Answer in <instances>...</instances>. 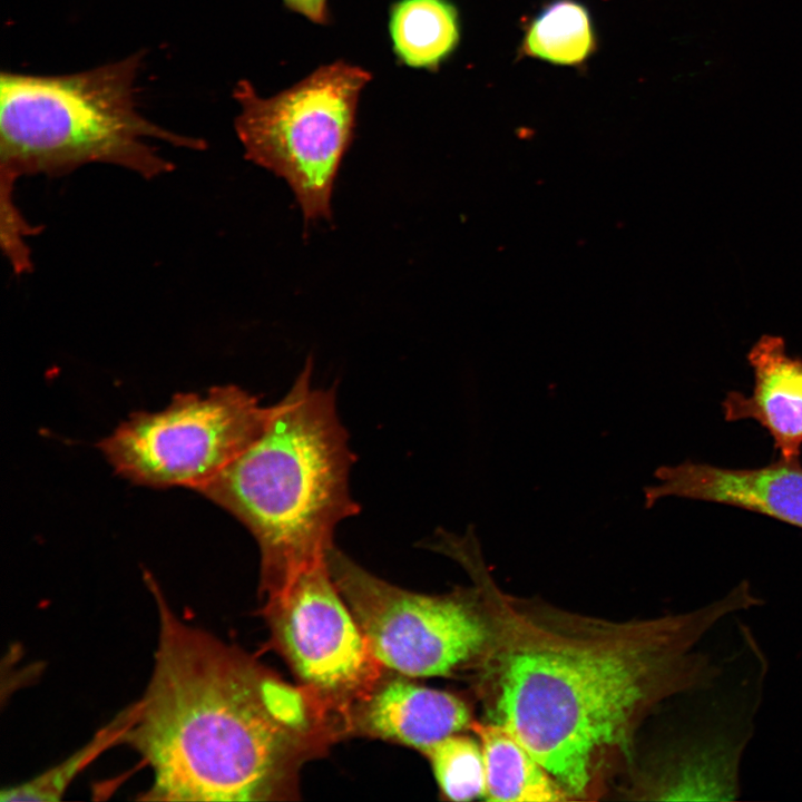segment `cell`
Wrapping results in <instances>:
<instances>
[{
    "instance_id": "7a4b0ae2",
    "label": "cell",
    "mask_w": 802,
    "mask_h": 802,
    "mask_svg": "<svg viewBox=\"0 0 802 802\" xmlns=\"http://www.w3.org/2000/svg\"><path fill=\"white\" fill-rule=\"evenodd\" d=\"M158 634L125 744L149 766L151 801H267L295 793L340 720L238 648L184 622L150 579Z\"/></svg>"
},
{
    "instance_id": "3957f363",
    "label": "cell",
    "mask_w": 802,
    "mask_h": 802,
    "mask_svg": "<svg viewBox=\"0 0 802 802\" xmlns=\"http://www.w3.org/2000/svg\"><path fill=\"white\" fill-rule=\"evenodd\" d=\"M312 370L309 359L285 397L268 407L257 438L197 490L255 538L264 594L326 558L335 527L360 510L349 488L355 457L334 392L314 388Z\"/></svg>"
},
{
    "instance_id": "ba28073f",
    "label": "cell",
    "mask_w": 802,
    "mask_h": 802,
    "mask_svg": "<svg viewBox=\"0 0 802 802\" xmlns=\"http://www.w3.org/2000/svg\"><path fill=\"white\" fill-rule=\"evenodd\" d=\"M263 614L301 685L345 724L380 684L383 666L321 559L265 594Z\"/></svg>"
},
{
    "instance_id": "9c48e42d",
    "label": "cell",
    "mask_w": 802,
    "mask_h": 802,
    "mask_svg": "<svg viewBox=\"0 0 802 802\" xmlns=\"http://www.w3.org/2000/svg\"><path fill=\"white\" fill-rule=\"evenodd\" d=\"M766 659L752 632L740 626L739 648L715 676L693 689L687 734L637 790L643 799L730 801L741 794V762L754 728Z\"/></svg>"
},
{
    "instance_id": "52a82bcc",
    "label": "cell",
    "mask_w": 802,
    "mask_h": 802,
    "mask_svg": "<svg viewBox=\"0 0 802 802\" xmlns=\"http://www.w3.org/2000/svg\"><path fill=\"white\" fill-rule=\"evenodd\" d=\"M331 576L383 667L404 676H448L478 664L491 624L476 588L472 595H423L391 585L334 546Z\"/></svg>"
},
{
    "instance_id": "277c9868",
    "label": "cell",
    "mask_w": 802,
    "mask_h": 802,
    "mask_svg": "<svg viewBox=\"0 0 802 802\" xmlns=\"http://www.w3.org/2000/svg\"><path fill=\"white\" fill-rule=\"evenodd\" d=\"M143 52L60 76L2 72L0 78L1 198H12L22 174L62 175L91 163L113 164L145 178L173 169L153 139L190 149L204 140L169 131L138 110Z\"/></svg>"
},
{
    "instance_id": "4fadbf2b",
    "label": "cell",
    "mask_w": 802,
    "mask_h": 802,
    "mask_svg": "<svg viewBox=\"0 0 802 802\" xmlns=\"http://www.w3.org/2000/svg\"><path fill=\"white\" fill-rule=\"evenodd\" d=\"M483 754L488 801L557 802L571 800L565 789L503 724L472 723Z\"/></svg>"
},
{
    "instance_id": "9a60e30c",
    "label": "cell",
    "mask_w": 802,
    "mask_h": 802,
    "mask_svg": "<svg viewBox=\"0 0 802 802\" xmlns=\"http://www.w3.org/2000/svg\"><path fill=\"white\" fill-rule=\"evenodd\" d=\"M521 53L552 65L578 67L597 50L588 8L579 0H551L525 25Z\"/></svg>"
},
{
    "instance_id": "6da1fadb",
    "label": "cell",
    "mask_w": 802,
    "mask_h": 802,
    "mask_svg": "<svg viewBox=\"0 0 802 802\" xmlns=\"http://www.w3.org/2000/svg\"><path fill=\"white\" fill-rule=\"evenodd\" d=\"M471 573L491 624L478 662L492 722L507 726L571 800L596 796L628 761L661 705L712 679L721 661L697 645L761 604L747 580L696 609L608 620L509 596Z\"/></svg>"
},
{
    "instance_id": "2e32d148",
    "label": "cell",
    "mask_w": 802,
    "mask_h": 802,
    "mask_svg": "<svg viewBox=\"0 0 802 802\" xmlns=\"http://www.w3.org/2000/svg\"><path fill=\"white\" fill-rule=\"evenodd\" d=\"M135 718L134 703L114 716L111 721L53 766L25 782L3 788L0 800L7 802L60 801L76 777L107 750L125 744L126 735Z\"/></svg>"
},
{
    "instance_id": "8fae6325",
    "label": "cell",
    "mask_w": 802,
    "mask_h": 802,
    "mask_svg": "<svg viewBox=\"0 0 802 802\" xmlns=\"http://www.w3.org/2000/svg\"><path fill=\"white\" fill-rule=\"evenodd\" d=\"M751 394L730 391L722 401L724 420H753L771 437L779 458L802 453V358L790 355L785 341L762 335L750 349Z\"/></svg>"
},
{
    "instance_id": "5bb4252c",
    "label": "cell",
    "mask_w": 802,
    "mask_h": 802,
    "mask_svg": "<svg viewBox=\"0 0 802 802\" xmlns=\"http://www.w3.org/2000/svg\"><path fill=\"white\" fill-rule=\"evenodd\" d=\"M388 31L400 65L434 72L460 45V12L452 0H395Z\"/></svg>"
},
{
    "instance_id": "30bf717a",
    "label": "cell",
    "mask_w": 802,
    "mask_h": 802,
    "mask_svg": "<svg viewBox=\"0 0 802 802\" xmlns=\"http://www.w3.org/2000/svg\"><path fill=\"white\" fill-rule=\"evenodd\" d=\"M659 485L645 489L647 506L664 497L731 506L802 529V463L777 458L757 468L685 461L656 470Z\"/></svg>"
},
{
    "instance_id": "7c38bea8",
    "label": "cell",
    "mask_w": 802,
    "mask_h": 802,
    "mask_svg": "<svg viewBox=\"0 0 802 802\" xmlns=\"http://www.w3.org/2000/svg\"><path fill=\"white\" fill-rule=\"evenodd\" d=\"M354 713L361 728L372 736L423 753L472 724L462 698L400 678L378 685Z\"/></svg>"
},
{
    "instance_id": "5b68a950",
    "label": "cell",
    "mask_w": 802,
    "mask_h": 802,
    "mask_svg": "<svg viewBox=\"0 0 802 802\" xmlns=\"http://www.w3.org/2000/svg\"><path fill=\"white\" fill-rule=\"evenodd\" d=\"M371 79L364 68L336 60L271 97L248 80L234 87L241 109L234 126L245 157L287 182L305 223L331 218L334 180Z\"/></svg>"
},
{
    "instance_id": "ac0fdd59",
    "label": "cell",
    "mask_w": 802,
    "mask_h": 802,
    "mask_svg": "<svg viewBox=\"0 0 802 802\" xmlns=\"http://www.w3.org/2000/svg\"><path fill=\"white\" fill-rule=\"evenodd\" d=\"M286 9L303 16L316 25H329L327 0H282Z\"/></svg>"
},
{
    "instance_id": "e0dca14e",
    "label": "cell",
    "mask_w": 802,
    "mask_h": 802,
    "mask_svg": "<svg viewBox=\"0 0 802 802\" xmlns=\"http://www.w3.org/2000/svg\"><path fill=\"white\" fill-rule=\"evenodd\" d=\"M446 799L467 802L485 795V762L479 740L452 734L424 752Z\"/></svg>"
},
{
    "instance_id": "8992f818",
    "label": "cell",
    "mask_w": 802,
    "mask_h": 802,
    "mask_svg": "<svg viewBox=\"0 0 802 802\" xmlns=\"http://www.w3.org/2000/svg\"><path fill=\"white\" fill-rule=\"evenodd\" d=\"M267 414L268 407L237 385L178 393L158 412L133 413L98 447L131 482L197 491L257 438Z\"/></svg>"
}]
</instances>
